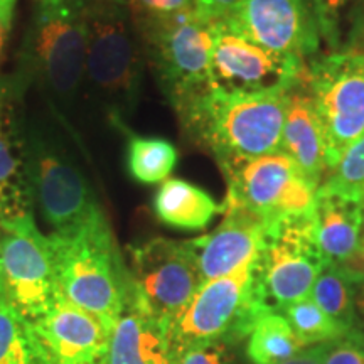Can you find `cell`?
Returning <instances> with one entry per match:
<instances>
[{"mask_svg": "<svg viewBox=\"0 0 364 364\" xmlns=\"http://www.w3.org/2000/svg\"><path fill=\"white\" fill-rule=\"evenodd\" d=\"M327 316L354 331V284L338 267L327 265L309 295Z\"/></svg>", "mask_w": 364, "mask_h": 364, "instance_id": "obj_26", "label": "cell"}, {"mask_svg": "<svg viewBox=\"0 0 364 364\" xmlns=\"http://www.w3.org/2000/svg\"><path fill=\"white\" fill-rule=\"evenodd\" d=\"M86 73L83 90L112 125L129 130L142 91L145 53L129 9L117 0H83Z\"/></svg>", "mask_w": 364, "mask_h": 364, "instance_id": "obj_2", "label": "cell"}, {"mask_svg": "<svg viewBox=\"0 0 364 364\" xmlns=\"http://www.w3.org/2000/svg\"><path fill=\"white\" fill-rule=\"evenodd\" d=\"M33 331L46 364H105L113 329L59 292Z\"/></svg>", "mask_w": 364, "mask_h": 364, "instance_id": "obj_15", "label": "cell"}, {"mask_svg": "<svg viewBox=\"0 0 364 364\" xmlns=\"http://www.w3.org/2000/svg\"><path fill=\"white\" fill-rule=\"evenodd\" d=\"M132 21L136 31L166 22L181 14L196 11L194 0H127Z\"/></svg>", "mask_w": 364, "mask_h": 364, "instance_id": "obj_30", "label": "cell"}, {"mask_svg": "<svg viewBox=\"0 0 364 364\" xmlns=\"http://www.w3.org/2000/svg\"><path fill=\"white\" fill-rule=\"evenodd\" d=\"M17 0H0V65L6 59L7 43L11 38L12 21H14V7Z\"/></svg>", "mask_w": 364, "mask_h": 364, "instance_id": "obj_34", "label": "cell"}, {"mask_svg": "<svg viewBox=\"0 0 364 364\" xmlns=\"http://www.w3.org/2000/svg\"><path fill=\"white\" fill-rule=\"evenodd\" d=\"M318 193L338 194L363 201L364 198V134L344 150L338 162L326 172Z\"/></svg>", "mask_w": 364, "mask_h": 364, "instance_id": "obj_28", "label": "cell"}, {"mask_svg": "<svg viewBox=\"0 0 364 364\" xmlns=\"http://www.w3.org/2000/svg\"><path fill=\"white\" fill-rule=\"evenodd\" d=\"M324 364H364V339L358 334L331 343Z\"/></svg>", "mask_w": 364, "mask_h": 364, "instance_id": "obj_31", "label": "cell"}, {"mask_svg": "<svg viewBox=\"0 0 364 364\" xmlns=\"http://www.w3.org/2000/svg\"><path fill=\"white\" fill-rule=\"evenodd\" d=\"M354 331L364 339V282L354 284Z\"/></svg>", "mask_w": 364, "mask_h": 364, "instance_id": "obj_37", "label": "cell"}, {"mask_svg": "<svg viewBox=\"0 0 364 364\" xmlns=\"http://www.w3.org/2000/svg\"><path fill=\"white\" fill-rule=\"evenodd\" d=\"M26 152L34 208L51 233H68L103 215L78 154L68 142L66 127L56 117L26 118Z\"/></svg>", "mask_w": 364, "mask_h": 364, "instance_id": "obj_5", "label": "cell"}, {"mask_svg": "<svg viewBox=\"0 0 364 364\" xmlns=\"http://www.w3.org/2000/svg\"><path fill=\"white\" fill-rule=\"evenodd\" d=\"M136 297L156 321L171 327L203 285L191 240L150 238L130 248Z\"/></svg>", "mask_w": 364, "mask_h": 364, "instance_id": "obj_12", "label": "cell"}, {"mask_svg": "<svg viewBox=\"0 0 364 364\" xmlns=\"http://www.w3.org/2000/svg\"><path fill=\"white\" fill-rule=\"evenodd\" d=\"M253 265L203 282L169 331L176 354L218 339L247 343L258 317L270 312L253 292Z\"/></svg>", "mask_w": 364, "mask_h": 364, "instance_id": "obj_8", "label": "cell"}, {"mask_svg": "<svg viewBox=\"0 0 364 364\" xmlns=\"http://www.w3.org/2000/svg\"><path fill=\"white\" fill-rule=\"evenodd\" d=\"M306 83L324 132L329 171L364 134V56L318 54L307 65Z\"/></svg>", "mask_w": 364, "mask_h": 364, "instance_id": "obj_11", "label": "cell"}, {"mask_svg": "<svg viewBox=\"0 0 364 364\" xmlns=\"http://www.w3.org/2000/svg\"><path fill=\"white\" fill-rule=\"evenodd\" d=\"M228 182L225 203L263 220L267 228L287 218L311 215L317 188L284 150L220 167Z\"/></svg>", "mask_w": 364, "mask_h": 364, "instance_id": "obj_9", "label": "cell"}, {"mask_svg": "<svg viewBox=\"0 0 364 364\" xmlns=\"http://www.w3.org/2000/svg\"><path fill=\"white\" fill-rule=\"evenodd\" d=\"M179 154L176 145L161 136L129 135L127 169L132 179L140 184H159L167 181L176 169Z\"/></svg>", "mask_w": 364, "mask_h": 364, "instance_id": "obj_23", "label": "cell"}, {"mask_svg": "<svg viewBox=\"0 0 364 364\" xmlns=\"http://www.w3.org/2000/svg\"><path fill=\"white\" fill-rule=\"evenodd\" d=\"M0 295L33 324L59 295L49 235L34 215L0 225Z\"/></svg>", "mask_w": 364, "mask_h": 364, "instance_id": "obj_10", "label": "cell"}, {"mask_svg": "<svg viewBox=\"0 0 364 364\" xmlns=\"http://www.w3.org/2000/svg\"><path fill=\"white\" fill-rule=\"evenodd\" d=\"M218 26L211 58V88L226 93L287 91L304 80L307 65L300 59L270 51Z\"/></svg>", "mask_w": 364, "mask_h": 364, "instance_id": "obj_14", "label": "cell"}, {"mask_svg": "<svg viewBox=\"0 0 364 364\" xmlns=\"http://www.w3.org/2000/svg\"><path fill=\"white\" fill-rule=\"evenodd\" d=\"M59 292L110 329L124 311L134 280L107 215L68 233H49Z\"/></svg>", "mask_w": 364, "mask_h": 364, "instance_id": "obj_4", "label": "cell"}, {"mask_svg": "<svg viewBox=\"0 0 364 364\" xmlns=\"http://www.w3.org/2000/svg\"><path fill=\"white\" fill-rule=\"evenodd\" d=\"M86 24L83 0L41 4L27 26L14 78L22 91L38 90L51 113L70 127L68 113L85 86Z\"/></svg>", "mask_w": 364, "mask_h": 364, "instance_id": "obj_1", "label": "cell"}, {"mask_svg": "<svg viewBox=\"0 0 364 364\" xmlns=\"http://www.w3.org/2000/svg\"><path fill=\"white\" fill-rule=\"evenodd\" d=\"M196 11L204 19L220 22L230 16L231 11L238 6L240 0H194Z\"/></svg>", "mask_w": 364, "mask_h": 364, "instance_id": "obj_33", "label": "cell"}, {"mask_svg": "<svg viewBox=\"0 0 364 364\" xmlns=\"http://www.w3.org/2000/svg\"><path fill=\"white\" fill-rule=\"evenodd\" d=\"M245 346L247 343L235 339L196 344L177 354L176 364H250Z\"/></svg>", "mask_w": 364, "mask_h": 364, "instance_id": "obj_29", "label": "cell"}, {"mask_svg": "<svg viewBox=\"0 0 364 364\" xmlns=\"http://www.w3.org/2000/svg\"><path fill=\"white\" fill-rule=\"evenodd\" d=\"M334 267H338L339 270L353 282V284L364 282V198L361 201V226H359V238H358L356 252H354L348 260Z\"/></svg>", "mask_w": 364, "mask_h": 364, "instance_id": "obj_32", "label": "cell"}, {"mask_svg": "<svg viewBox=\"0 0 364 364\" xmlns=\"http://www.w3.org/2000/svg\"><path fill=\"white\" fill-rule=\"evenodd\" d=\"M136 33L144 44L145 61L176 113L211 90L216 22L191 11Z\"/></svg>", "mask_w": 364, "mask_h": 364, "instance_id": "obj_6", "label": "cell"}, {"mask_svg": "<svg viewBox=\"0 0 364 364\" xmlns=\"http://www.w3.org/2000/svg\"><path fill=\"white\" fill-rule=\"evenodd\" d=\"M280 150L297 164L302 174L318 189L327 172L326 139L306 76L287 91Z\"/></svg>", "mask_w": 364, "mask_h": 364, "instance_id": "obj_19", "label": "cell"}, {"mask_svg": "<svg viewBox=\"0 0 364 364\" xmlns=\"http://www.w3.org/2000/svg\"><path fill=\"white\" fill-rule=\"evenodd\" d=\"M117 2H122V4H125V2H127V0H117Z\"/></svg>", "mask_w": 364, "mask_h": 364, "instance_id": "obj_39", "label": "cell"}, {"mask_svg": "<svg viewBox=\"0 0 364 364\" xmlns=\"http://www.w3.org/2000/svg\"><path fill=\"white\" fill-rule=\"evenodd\" d=\"M331 343L327 344H314L309 346L307 349L300 351L297 356H294L289 361L282 364H324V358L327 353V348H329Z\"/></svg>", "mask_w": 364, "mask_h": 364, "instance_id": "obj_36", "label": "cell"}, {"mask_svg": "<svg viewBox=\"0 0 364 364\" xmlns=\"http://www.w3.org/2000/svg\"><path fill=\"white\" fill-rule=\"evenodd\" d=\"M22 102L24 91L14 75H0V225L34 215Z\"/></svg>", "mask_w": 364, "mask_h": 364, "instance_id": "obj_16", "label": "cell"}, {"mask_svg": "<svg viewBox=\"0 0 364 364\" xmlns=\"http://www.w3.org/2000/svg\"><path fill=\"white\" fill-rule=\"evenodd\" d=\"M226 31L306 65L321 54V36L307 0H240L218 22Z\"/></svg>", "mask_w": 364, "mask_h": 364, "instance_id": "obj_13", "label": "cell"}, {"mask_svg": "<svg viewBox=\"0 0 364 364\" xmlns=\"http://www.w3.org/2000/svg\"><path fill=\"white\" fill-rule=\"evenodd\" d=\"M0 231H2V228H0Z\"/></svg>", "mask_w": 364, "mask_h": 364, "instance_id": "obj_40", "label": "cell"}, {"mask_svg": "<svg viewBox=\"0 0 364 364\" xmlns=\"http://www.w3.org/2000/svg\"><path fill=\"white\" fill-rule=\"evenodd\" d=\"M282 314H285V318L306 348L314 344L336 343V341L356 334L327 316L311 297L290 304Z\"/></svg>", "mask_w": 364, "mask_h": 364, "instance_id": "obj_25", "label": "cell"}, {"mask_svg": "<svg viewBox=\"0 0 364 364\" xmlns=\"http://www.w3.org/2000/svg\"><path fill=\"white\" fill-rule=\"evenodd\" d=\"M267 226L257 215L223 203V221L211 233L191 240L203 282L218 279L257 260Z\"/></svg>", "mask_w": 364, "mask_h": 364, "instance_id": "obj_17", "label": "cell"}, {"mask_svg": "<svg viewBox=\"0 0 364 364\" xmlns=\"http://www.w3.org/2000/svg\"><path fill=\"white\" fill-rule=\"evenodd\" d=\"M0 364H46L33 324L0 295Z\"/></svg>", "mask_w": 364, "mask_h": 364, "instance_id": "obj_24", "label": "cell"}, {"mask_svg": "<svg viewBox=\"0 0 364 364\" xmlns=\"http://www.w3.org/2000/svg\"><path fill=\"white\" fill-rule=\"evenodd\" d=\"M314 220L318 247L329 265H339L356 252L361 201L317 191Z\"/></svg>", "mask_w": 364, "mask_h": 364, "instance_id": "obj_20", "label": "cell"}, {"mask_svg": "<svg viewBox=\"0 0 364 364\" xmlns=\"http://www.w3.org/2000/svg\"><path fill=\"white\" fill-rule=\"evenodd\" d=\"M321 43H326L327 53H343L349 31L364 0H311Z\"/></svg>", "mask_w": 364, "mask_h": 364, "instance_id": "obj_27", "label": "cell"}, {"mask_svg": "<svg viewBox=\"0 0 364 364\" xmlns=\"http://www.w3.org/2000/svg\"><path fill=\"white\" fill-rule=\"evenodd\" d=\"M154 213L166 226L184 231H201L223 213L208 191L184 179H167L154 198Z\"/></svg>", "mask_w": 364, "mask_h": 364, "instance_id": "obj_21", "label": "cell"}, {"mask_svg": "<svg viewBox=\"0 0 364 364\" xmlns=\"http://www.w3.org/2000/svg\"><path fill=\"white\" fill-rule=\"evenodd\" d=\"M327 265L318 247L314 211L287 218L267 228L253 265V292L267 311L282 314L287 306L311 295Z\"/></svg>", "mask_w": 364, "mask_h": 364, "instance_id": "obj_7", "label": "cell"}, {"mask_svg": "<svg viewBox=\"0 0 364 364\" xmlns=\"http://www.w3.org/2000/svg\"><path fill=\"white\" fill-rule=\"evenodd\" d=\"M287 91L226 93L211 88L177 117L186 134L223 167L280 150Z\"/></svg>", "mask_w": 364, "mask_h": 364, "instance_id": "obj_3", "label": "cell"}, {"mask_svg": "<svg viewBox=\"0 0 364 364\" xmlns=\"http://www.w3.org/2000/svg\"><path fill=\"white\" fill-rule=\"evenodd\" d=\"M343 53H356L364 56V7L359 11L356 21L349 31Z\"/></svg>", "mask_w": 364, "mask_h": 364, "instance_id": "obj_35", "label": "cell"}, {"mask_svg": "<svg viewBox=\"0 0 364 364\" xmlns=\"http://www.w3.org/2000/svg\"><path fill=\"white\" fill-rule=\"evenodd\" d=\"M169 329L156 321L136 297L135 287L112 331L105 364H176Z\"/></svg>", "mask_w": 364, "mask_h": 364, "instance_id": "obj_18", "label": "cell"}, {"mask_svg": "<svg viewBox=\"0 0 364 364\" xmlns=\"http://www.w3.org/2000/svg\"><path fill=\"white\" fill-rule=\"evenodd\" d=\"M49 2H58V0H41V4H49Z\"/></svg>", "mask_w": 364, "mask_h": 364, "instance_id": "obj_38", "label": "cell"}, {"mask_svg": "<svg viewBox=\"0 0 364 364\" xmlns=\"http://www.w3.org/2000/svg\"><path fill=\"white\" fill-rule=\"evenodd\" d=\"M304 349L306 346L280 312H267L258 317L245 346L250 364H282Z\"/></svg>", "mask_w": 364, "mask_h": 364, "instance_id": "obj_22", "label": "cell"}]
</instances>
